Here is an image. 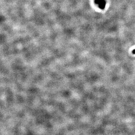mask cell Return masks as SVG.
<instances>
[{"label":"cell","instance_id":"cell-2","mask_svg":"<svg viewBox=\"0 0 135 135\" xmlns=\"http://www.w3.org/2000/svg\"><path fill=\"white\" fill-rule=\"evenodd\" d=\"M132 53H133V54H135V49L133 50V51H132Z\"/></svg>","mask_w":135,"mask_h":135},{"label":"cell","instance_id":"cell-1","mask_svg":"<svg viewBox=\"0 0 135 135\" xmlns=\"http://www.w3.org/2000/svg\"><path fill=\"white\" fill-rule=\"evenodd\" d=\"M95 3L98 5L99 8L104 9L106 6V1L105 0H95Z\"/></svg>","mask_w":135,"mask_h":135}]
</instances>
